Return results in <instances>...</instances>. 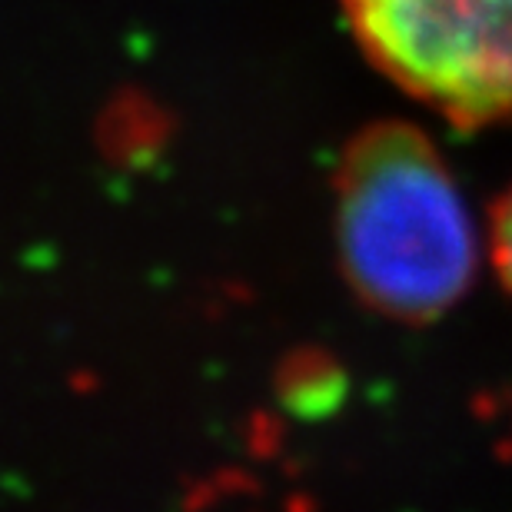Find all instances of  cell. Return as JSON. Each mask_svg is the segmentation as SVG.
Segmentation results:
<instances>
[{
	"instance_id": "6da1fadb",
	"label": "cell",
	"mask_w": 512,
	"mask_h": 512,
	"mask_svg": "<svg viewBox=\"0 0 512 512\" xmlns=\"http://www.w3.org/2000/svg\"><path fill=\"white\" fill-rule=\"evenodd\" d=\"M340 273L363 306L433 323L473 286L483 237L443 153L403 120L363 127L333 173Z\"/></svg>"
},
{
	"instance_id": "7a4b0ae2",
	"label": "cell",
	"mask_w": 512,
	"mask_h": 512,
	"mask_svg": "<svg viewBox=\"0 0 512 512\" xmlns=\"http://www.w3.org/2000/svg\"><path fill=\"white\" fill-rule=\"evenodd\" d=\"M366 60L459 127L512 120V0H340Z\"/></svg>"
},
{
	"instance_id": "3957f363",
	"label": "cell",
	"mask_w": 512,
	"mask_h": 512,
	"mask_svg": "<svg viewBox=\"0 0 512 512\" xmlns=\"http://www.w3.org/2000/svg\"><path fill=\"white\" fill-rule=\"evenodd\" d=\"M486 250H489V260H493L499 283L512 293V183L499 193L493 210H489Z\"/></svg>"
}]
</instances>
